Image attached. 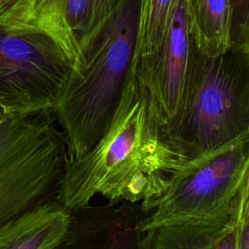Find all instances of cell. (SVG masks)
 Returning a JSON list of instances; mask_svg holds the SVG:
<instances>
[{
  "instance_id": "obj_11",
  "label": "cell",
  "mask_w": 249,
  "mask_h": 249,
  "mask_svg": "<svg viewBox=\"0 0 249 249\" xmlns=\"http://www.w3.org/2000/svg\"><path fill=\"white\" fill-rule=\"evenodd\" d=\"M194 41L200 52L215 56L231 46L229 0H186Z\"/></svg>"
},
{
  "instance_id": "obj_9",
  "label": "cell",
  "mask_w": 249,
  "mask_h": 249,
  "mask_svg": "<svg viewBox=\"0 0 249 249\" xmlns=\"http://www.w3.org/2000/svg\"><path fill=\"white\" fill-rule=\"evenodd\" d=\"M91 0H32L29 26L50 36L74 63L90 18Z\"/></svg>"
},
{
  "instance_id": "obj_1",
  "label": "cell",
  "mask_w": 249,
  "mask_h": 249,
  "mask_svg": "<svg viewBox=\"0 0 249 249\" xmlns=\"http://www.w3.org/2000/svg\"><path fill=\"white\" fill-rule=\"evenodd\" d=\"M182 160L132 66L111 122L82 157L68 160L56 200L69 210L101 196L108 202L145 203L160 196Z\"/></svg>"
},
{
  "instance_id": "obj_5",
  "label": "cell",
  "mask_w": 249,
  "mask_h": 249,
  "mask_svg": "<svg viewBox=\"0 0 249 249\" xmlns=\"http://www.w3.org/2000/svg\"><path fill=\"white\" fill-rule=\"evenodd\" d=\"M248 152L249 133L180 163L170 173L163 192L141 203L148 211L141 228L143 232L231 217Z\"/></svg>"
},
{
  "instance_id": "obj_15",
  "label": "cell",
  "mask_w": 249,
  "mask_h": 249,
  "mask_svg": "<svg viewBox=\"0 0 249 249\" xmlns=\"http://www.w3.org/2000/svg\"><path fill=\"white\" fill-rule=\"evenodd\" d=\"M232 217L239 226L249 218V152L243 162Z\"/></svg>"
},
{
  "instance_id": "obj_4",
  "label": "cell",
  "mask_w": 249,
  "mask_h": 249,
  "mask_svg": "<svg viewBox=\"0 0 249 249\" xmlns=\"http://www.w3.org/2000/svg\"><path fill=\"white\" fill-rule=\"evenodd\" d=\"M68 161L53 109L0 121V227L56 200Z\"/></svg>"
},
{
  "instance_id": "obj_7",
  "label": "cell",
  "mask_w": 249,
  "mask_h": 249,
  "mask_svg": "<svg viewBox=\"0 0 249 249\" xmlns=\"http://www.w3.org/2000/svg\"><path fill=\"white\" fill-rule=\"evenodd\" d=\"M195 46L186 0H177L158 50L133 65L162 125L180 108Z\"/></svg>"
},
{
  "instance_id": "obj_16",
  "label": "cell",
  "mask_w": 249,
  "mask_h": 249,
  "mask_svg": "<svg viewBox=\"0 0 249 249\" xmlns=\"http://www.w3.org/2000/svg\"><path fill=\"white\" fill-rule=\"evenodd\" d=\"M120 1L121 0H91L89 27L83 40L82 47L100 29Z\"/></svg>"
},
{
  "instance_id": "obj_10",
  "label": "cell",
  "mask_w": 249,
  "mask_h": 249,
  "mask_svg": "<svg viewBox=\"0 0 249 249\" xmlns=\"http://www.w3.org/2000/svg\"><path fill=\"white\" fill-rule=\"evenodd\" d=\"M71 210L53 200L0 227V249H53L65 237Z\"/></svg>"
},
{
  "instance_id": "obj_17",
  "label": "cell",
  "mask_w": 249,
  "mask_h": 249,
  "mask_svg": "<svg viewBox=\"0 0 249 249\" xmlns=\"http://www.w3.org/2000/svg\"><path fill=\"white\" fill-rule=\"evenodd\" d=\"M238 249H249V218L240 226Z\"/></svg>"
},
{
  "instance_id": "obj_12",
  "label": "cell",
  "mask_w": 249,
  "mask_h": 249,
  "mask_svg": "<svg viewBox=\"0 0 249 249\" xmlns=\"http://www.w3.org/2000/svg\"><path fill=\"white\" fill-rule=\"evenodd\" d=\"M176 3L177 0H140L133 65L158 50Z\"/></svg>"
},
{
  "instance_id": "obj_3",
  "label": "cell",
  "mask_w": 249,
  "mask_h": 249,
  "mask_svg": "<svg viewBox=\"0 0 249 249\" xmlns=\"http://www.w3.org/2000/svg\"><path fill=\"white\" fill-rule=\"evenodd\" d=\"M163 136L184 160L249 133V53L231 44L208 56L195 46L185 92Z\"/></svg>"
},
{
  "instance_id": "obj_13",
  "label": "cell",
  "mask_w": 249,
  "mask_h": 249,
  "mask_svg": "<svg viewBox=\"0 0 249 249\" xmlns=\"http://www.w3.org/2000/svg\"><path fill=\"white\" fill-rule=\"evenodd\" d=\"M32 0H0V25L29 26Z\"/></svg>"
},
{
  "instance_id": "obj_6",
  "label": "cell",
  "mask_w": 249,
  "mask_h": 249,
  "mask_svg": "<svg viewBox=\"0 0 249 249\" xmlns=\"http://www.w3.org/2000/svg\"><path fill=\"white\" fill-rule=\"evenodd\" d=\"M72 68L73 62L42 31L0 25V106L7 115L53 109Z\"/></svg>"
},
{
  "instance_id": "obj_18",
  "label": "cell",
  "mask_w": 249,
  "mask_h": 249,
  "mask_svg": "<svg viewBox=\"0 0 249 249\" xmlns=\"http://www.w3.org/2000/svg\"><path fill=\"white\" fill-rule=\"evenodd\" d=\"M245 44L249 53V23H248V27H247V32H246V37H245Z\"/></svg>"
},
{
  "instance_id": "obj_8",
  "label": "cell",
  "mask_w": 249,
  "mask_h": 249,
  "mask_svg": "<svg viewBox=\"0 0 249 249\" xmlns=\"http://www.w3.org/2000/svg\"><path fill=\"white\" fill-rule=\"evenodd\" d=\"M148 215L141 203H89L71 210V224L53 249H148L142 231Z\"/></svg>"
},
{
  "instance_id": "obj_2",
  "label": "cell",
  "mask_w": 249,
  "mask_h": 249,
  "mask_svg": "<svg viewBox=\"0 0 249 249\" xmlns=\"http://www.w3.org/2000/svg\"><path fill=\"white\" fill-rule=\"evenodd\" d=\"M140 0H121L82 47L53 111L68 160L82 157L101 138L134 63Z\"/></svg>"
},
{
  "instance_id": "obj_19",
  "label": "cell",
  "mask_w": 249,
  "mask_h": 249,
  "mask_svg": "<svg viewBox=\"0 0 249 249\" xmlns=\"http://www.w3.org/2000/svg\"><path fill=\"white\" fill-rule=\"evenodd\" d=\"M6 115H7V114L4 112L3 108L0 106V121H1V120H2V119H3V118L6 116Z\"/></svg>"
},
{
  "instance_id": "obj_14",
  "label": "cell",
  "mask_w": 249,
  "mask_h": 249,
  "mask_svg": "<svg viewBox=\"0 0 249 249\" xmlns=\"http://www.w3.org/2000/svg\"><path fill=\"white\" fill-rule=\"evenodd\" d=\"M231 8V45L245 43L249 23V0H229Z\"/></svg>"
}]
</instances>
